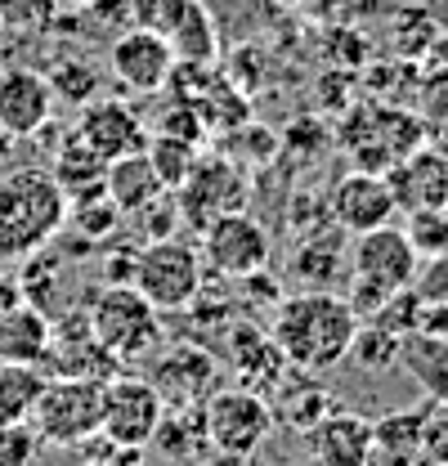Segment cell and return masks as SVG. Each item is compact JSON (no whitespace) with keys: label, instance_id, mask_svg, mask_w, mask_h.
<instances>
[{"label":"cell","instance_id":"8","mask_svg":"<svg viewBox=\"0 0 448 466\" xmlns=\"http://www.w3.org/2000/svg\"><path fill=\"white\" fill-rule=\"evenodd\" d=\"M175 202H179V220L202 233L211 220L247 207V171L229 153H202L188 179L175 188Z\"/></svg>","mask_w":448,"mask_h":466},{"label":"cell","instance_id":"21","mask_svg":"<svg viewBox=\"0 0 448 466\" xmlns=\"http://www.w3.org/2000/svg\"><path fill=\"white\" fill-rule=\"evenodd\" d=\"M287 274L300 283L305 291H332L341 288V279H350V260L341 251V229H328V233H314L305 238L291 260H287Z\"/></svg>","mask_w":448,"mask_h":466},{"label":"cell","instance_id":"35","mask_svg":"<svg viewBox=\"0 0 448 466\" xmlns=\"http://www.w3.org/2000/svg\"><path fill=\"white\" fill-rule=\"evenodd\" d=\"M412 247H417V256H440L448 251V207L444 211H412Z\"/></svg>","mask_w":448,"mask_h":466},{"label":"cell","instance_id":"14","mask_svg":"<svg viewBox=\"0 0 448 466\" xmlns=\"http://www.w3.org/2000/svg\"><path fill=\"white\" fill-rule=\"evenodd\" d=\"M399 211L394 207V193L386 184L382 171H345L332 184L328 193V220H332L341 233H368V229H382L391 225V216Z\"/></svg>","mask_w":448,"mask_h":466},{"label":"cell","instance_id":"2","mask_svg":"<svg viewBox=\"0 0 448 466\" xmlns=\"http://www.w3.org/2000/svg\"><path fill=\"white\" fill-rule=\"evenodd\" d=\"M67 225V193L46 167L0 171V265L27 260Z\"/></svg>","mask_w":448,"mask_h":466},{"label":"cell","instance_id":"36","mask_svg":"<svg viewBox=\"0 0 448 466\" xmlns=\"http://www.w3.org/2000/svg\"><path fill=\"white\" fill-rule=\"evenodd\" d=\"M422 458L448 466V400H431L422 421Z\"/></svg>","mask_w":448,"mask_h":466},{"label":"cell","instance_id":"37","mask_svg":"<svg viewBox=\"0 0 448 466\" xmlns=\"http://www.w3.org/2000/svg\"><path fill=\"white\" fill-rule=\"evenodd\" d=\"M41 435L32 421H14V426H0V466H27L36 453Z\"/></svg>","mask_w":448,"mask_h":466},{"label":"cell","instance_id":"25","mask_svg":"<svg viewBox=\"0 0 448 466\" xmlns=\"http://www.w3.org/2000/svg\"><path fill=\"white\" fill-rule=\"evenodd\" d=\"M310 372H300V368H287L279 377V386L270 390L274 395V421H287V426H296V431H310L323 412H332V400H328V390L323 386H314V381H305Z\"/></svg>","mask_w":448,"mask_h":466},{"label":"cell","instance_id":"42","mask_svg":"<svg viewBox=\"0 0 448 466\" xmlns=\"http://www.w3.org/2000/svg\"><path fill=\"white\" fill-rule=\"evenodd\" d=\"M14 50H18V41L0 27V67H5V63H14Z\"/></svg>","mask_w":448,"mask_h":466},{"label":"cell","instance_id":"7","mask_svg":"<svg viewBox=\"0 0 448 466\" xmlns=\"http://www.w3.org/2000/svg\"><path fill=\"white\" fill-rule=\"evenodd\" d=\"M426 126L422 116L408 108H359L345 126V148L354 153V162L363 171H391L394 162H403L412 148H422Z\"/></svg>","mask_w":448,"mask_h":466},{"label":"cell","instance_id":"17","mask_svg":"<svg viewBox=\"0 0 448 466\" xmlns=\"http://www.w3.org/2000/svg\"><path fill=\"white\" fill-rule=\"evenodd\" d=\"M310 453L319 466H368L372 453V421L359 412H323L310 431Z\"/></svg>","mask_w":448,"mask_h":466},{"label":"cell","instance_id":"19","mask_svg":"<svg viewBox=\"0 0 448 466\" xmlns=\"http://www.w3.org/2000/svg\"><path fill=\"white\" fill-rule=\"evenodd\" d=\"M211 381H216V363L198 346H175L167 359H158V372H153V386L167 408L202 404V395H211Z\"/></svg>","mask_w":448,"mask_h":466},{"label":"cell","instance_id":"11","mask_svg":"<svg viewBox=\"0 0 448 466\" xmlns=\"http://www.w3.org/2000/svg\"><path fill=\"white\" fill-rule=\"evenodd\" d=\"M417 247L408 229H394V225H382V229L354 233V247H350V279L368 283V288L382 291H403L417 283Z\"/></svg>","mask_w":448,"mask_h":466},{"label":"cell","instance_id":"4","mask_svg":"<svg viewBox=\"0 0 448 466\" xmlns=\"http://www.w3.org/2000/svg\"><path fill=\"white\" fill-rule=\"evenodd\" d=\"M104 386L108 381H95V377H50L32 408V426L41 444L76 449L95 440L104 426Z\"/></svg>","mask_w":448,"mask_h":466},{"label":"cell","instance_id":"15","mask_svg":"<svg viewBox=\"0 0 448 466\" xmlns=\"http://www.w3.org/2000/svg\"><path fill=\"white\" fill-rule=\"evenodd\" d=\"M72 130H76L104 162H117V157H126V153H144V144H148L144 116L135 113L130 104H121V99H90V104H81V116H76Z\"/></svg>","mask_w":448,"mask_h":466},{"label":"cell","instance_id":"3","mask_svg":"<svg viewBox=\"0 0 448 466\" xmlns=\"http://www.w3.org/2000/svg\"><path fill=\"white\" fill-rule=\"evenodd\" d=\"M90 328L104 346L126 363L144 359L162 346V309L130 283H104V291L90 300Z\"/></svg>","mask_w":448,"mask_h":466},{"label":"cell","instance_id":"16","mask_svg":"<svg viewBox=\"0 0 448 466\" xmlns=\"http://www.w3.org/2000/svg\"><path fill=\"white\" fill-rule=\"evenodd\" d=\"M399 211H444L448 207V157L440 148H412L386 171Z\"/></svg>","mask_w":448,"mask_h":466},{"label":"cell","instance_id":"33","mask_svg":"<svg viewBox=\"0 0 448 466\" xmlns=\"http://www.w3.org/2000/svg\"><path fill=\"white\" fill-rule=\"evenodd\" d=\"M399 350H403V337H394L382 323H368L363 319L359 332H354V341H350V359L359 368H391V363H399Z\"/></svg>","mask_w":448,"mask_h":466},{"label":"cell","instance_id":"43","mask_svg":"<svg viewBox=\"0 0 448 466\" xmlns=\"http://www.w3.org/2000/svg\"><path fill=\"white\" fill-rule=\"evenodd\" d=\"M270 5H279V9H296V5H305V0H270Z\"/></svg>","mask_w":448,"mask_h":466},{"label":"cell","instance_id":"22","mask_svg":"<svg viewBox=\"0 0 448 466\" xmlns=\"http://www.w3.org/2000/svg\"><path fill=\"white\" fill-rule=\"evenodd\" d=\"M50 314L32 300H18L0 314V363H41L50 350Z\"/></svg>","mask_w":448,"mask_h":466},{"label":"cell","instance_id":"24","mask_svg":"<svg viewBox=\"0 0 448 466\" xmlns=\"http://www.w3.org/2000/svg\"><path fill=\"white\" fill-rule=\"evenodd\" d=\"M104 188H108L112 202L121 207V216H135V211H144L153 198L167 193V184L158 179L153 162H148V153H126V157L108 162Z\"/></svg>","mask_w":448,"mask_h":466},{"label":"cell","instance_id":"34","mask_svg":"<svg viewBox=\"0 0 448 466\" xmlns=\"http://www.w3.org/2000/svg\"><path fill=\"white\" fill-rule=\"evenodd\" d=\"M130 220H135V225L144 229V242H158V238H175V229L184 225V220H179V202H175V193H170V188L162 193V198H153V202H148L144 211H135Z\"/></svg>","mask_w":448,"mask_h":466},{"label":"cell","instance_id":"29","mask_svg":"<svg viewBox=\"0 0 448 466\" xmlns=\"http://www.w3.org/2000/svg\"><path fill=\"white\" fill-rule=\"evenodd\" d=\"M144 153H148V162H153L158 179L175 193V188L188 179V171L198 167L202 144H193V139H184V135H170V130H153L148 144H144Z\"/></svg>","mask_w":448,"mask_h":466},{"label":"cell","instance_id":"5","mask_svg":"<svg viewBox=\"0 0 448 466\" xmlns=\"http://www.w3.org/2000/svg\"><path fill=\"white\" fill-rule=\"evenodd\" d=\"M207 283V265H202V251L179 242V238H158V242H144L135 251V274H130V288H139L162 314L170 309H188L193 296Z\"/></svg>","mask_w":448,"mask_h":466},{"label":"cell","instance_id":"1","mask_svg":"<svg viewBox=\"0 0 448 466\" xmlns=\"http://www.w3.org/2000/svg\"><path fill=\"white\" fill-rule=\"evenodd\" d=\"M359 332V314L336 291H296L282 296L270 314V337L279 341L282 359L300 372H332L350 359V341Z\"/></svg>","mask_w":448,"mask_h":466},{"label":"cell","instance_id":"40","mask_svg":"<svg viewBox=\"0 0 448 466\" xmlns=\"http://www.w3.org/2000/svg\"><path fill=\"white\" fill-rule=\"evenodd\" d=\"M175 5H179V0H130V23L162 32V27H167V18L175 14Z\"/></svg>","mask_w":448,"mask_h":466},{"label":"cell","instance_id":"9","mask_svg":"<svg viewBox=\"0 0 448 466\" xmlns=\"http://www.w3.org/2000/svg\"><path fill=\"white\" fill-rule=\"evenodd\" d=\"M274 260V238L270 229L242 207V211H229L220 220H211L202 229V265L216 274V279H247V274H260L270 269Z\"/></svg>","mask_w":448,"mask_h":466},{"label":"cell","instance_id":"38","mask_svg":"<svg viewBox=\"0 0 448 466\" xmlns=\"http://www.w3.org/2000/svg\"><path fill=\"white\" fill-rule=\"evenodd\" d=\"M417 99H422V116H426V121L448 126V67L431 72V76L417 86Z\"/></svg>","mask_w":448,"mask_h":466},{"label":"cell","instance_id":"41","mask_svg":"<svg viewBox=\"0 0 448 466\" xmlns=\"http://www.w3.org/2000/svg\"><path fill=\"white\" fill-rule=\"evenodd\" d=\"M135 251L139 247H117L108 260H104V283H130L135 274Z\"/></svg>","mask_w":448,"mask_h":466},{"label":"cell","instance_id":"6","mask_svg":"<svg viewBox=\"0 0 448 466\" xmlns=\"http://www.w3.org/2000/svg\"><path fill=\"white\" fill-rule=\"evenodd\" d=\"M202 421H207V444L220 458H251L270 431H274V408L260 390L251 386H216L202 404Z\"/></svg>","mask_w":448,"mask_h":466},{"label":"cell","instance_id":"31","mask_svg":"<svg viewBox=\"0 0 448 466\" xmlns=\"http://www.w3.org/2000/svg\"><path fill=\"white\" fill-rule=\"evenodd\" d=\"M121 220H126V216H121V207L108 198V188L67 202V225L81 233L86 242H104V238H112V233L121 229Z\"/></svg>","mask_w":448,"mask_h":466},{"label":"cell","instance_id":"13","mask_svg":"<svg viewBox=\"0 0 448 466\" xmlns=\"http://www.w3.org/2000/svg\"><path fill=\"white\" fill-rule=\"evenodd\" d=\"M55 86L41 67L5 63L0 67V130L14 139H32L55 116Z\"/></svg>","mask_w":448,"mask_h":466},{"label":"cell","instance_id":"27","mask_svg":"<svg viewBox=\"0 0 448 466\" xmlns=\"http://www.w3.org/2000/svg\"><path fill=\"white\" fill-rule=\"evenodd\" d=\"M399 359H403V368L412 372V381H417L431 400H448V337L408 332Z\"/></svg>","mask_w":448,"mask_h":466},{"label":"cell","instance_id":"12","mask_svg":"<svg viewBox=\"0 0 448 466\" xmlns=\"http://www.w3.org/2000/svg\"><path fill=\"white\" fill-rule=\"evenodd\" d=\"M108 67L126 90H135V95H158V90H167L170 72H175V50L167 46L162 32L130 23V27H121V32L112 36Z\"/></svg>","mask_w":448,"mask_h":466},{"label":"cell","instance_id":"30","mask_svg":"<svg viewBox=\"0 0 448 466\" xmlns=\"http://www.w3.org/2000/svg\"><path fill=\"white\" fill-rule=\"evenodd\" d=\"M58 0H0V27L27 46V41H46L58 27Z\"/></svg>","mask_w":448,"mask_h":466},{"label":"cell","instance_id":"39","mask_svg":"<svg viewBox=\"0 0 448 466\" xmlns=\"http://www.w3.org/2000/svg\"><path fill=\"white\" fill-rule=\"evenodd\" d=\"M90 458L81 466H139L144 462V449H126V444H112L108 435H95V440H86L81 444Z\"/></svg>","mask_w":448,"mask_h":466},{"label":"cell","instance_id":"10","mask_svg":"<svg viewBox=\"0 0 448 466\" xmlns=\"http://www.w3.org/2000/svg\"><path fill=\"white\" fill-rule=\"evenodd\" d=\"M162 417H167V404H162V395L148 377L117 372L104 386V426H99V435H108L112 444L148 449Z\"/></svg>","mask_w":448,"mask_h":466},{"label":"cell","instance_id":"28","mask_svg":"<svg viewBox=\"0 0 448 466\" xmlns=\"http://www.w3.org/2000/svg\"><path fill=\"white\" fill-rule=\"evenodd\" d=\"M50 372L41 363H0V426L32 421V408L41 400Z\"/></svg>","mask_w":448,"mask_h":466},{"label":"cell","instance_id":"32","mask_svg":"<svg viewBox=\"0 0 448 466\" xmlns=\"http://www.w3.org/2000/svg\"><path fill=\"white\" fill-rule=\"evenodd\" d=\"M50 86H55V99L58 104H72V108H81V104H90L95 95H99V72H95V63L81 55H63L50 63Z\"/></svg>","mask_w":448,"mask_h":466},{"label":"cell","instance_id":"44","mask_svg":"<svg viewBox=\"0 0 448 466\" xmlns=\"http://www.w3.org/2000/svg\"><path fill=\"white\" fill-rule=\"evenodd\" d=\"M58 5H63V9H81L86 0H58Z\"/></svg>","mask_w":448,"mask_h":466},{"label":"cell","instance_id":"18","mask_svg":"<svg viewBox=\"0 0 448 466\" xmlns=\"http://www.w3.org/2000/svg\"><path fill=\"white\" fill-rule=\"evenodd\" d=\"M229 354H233V368H238L242 386H251V390H260V395H270V390L279 386V377L291 368V363L282 359L279 341L270 337V328H260V323H233Z\"/></svg>","mask_w":448,"mask_h":466},{"label":"cell","instance_id":"26","mask_svg":"<svg viewBox=\"0 0 448 466\" xmlns=\"http://www.w3.org/2000/svg\"><path fill=\"white\" fill-rule=\"evenodd\" d=\"M50 175H55L58 188H63L67 202H72V198H86V193H99V188H104L108 162L72 130V135L55 148V167H50Z\"/></svg>","mask_w":448,"mask_h":466},{"label":"cell","instance_id":"20","mask_svg":"<svg viewBox=\"0 0 448 466\" xmlns=\"http://www.w3.org/2000/svg\"><path fill=\"white\" fill-rule=\"evenodd\" d=\"M162 36L175 50V63H216L220 58V27L202 0H179Z\"/></svg>","mask_w":448,"mask_h":466},{"label":"cell","instance_id":"23","mask_svg":"<svg viewBox=\"0 0 448 466\" xmlns=\"http://www.w3.org/2000/svg\"><path fill=\"white\" fill-rule=\"evenodd\" d=\"M422 421H426V408H399L391 417L372 421L368 466H417V458H422Z\"/></svg>","mask_w":448,"mask_h":466}]
</instances>
